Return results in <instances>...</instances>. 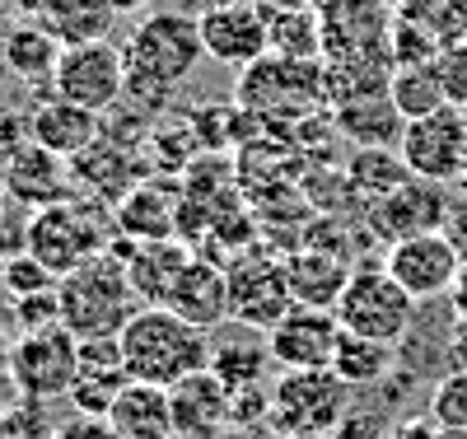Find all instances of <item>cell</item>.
Wrapping results in <instances>:
<instances>
[{"label":"cell","instance_id":"cell-55","mask_svg":"<svg viewBox=\"0 0 467 439\" xmlns=\"http://www.w3.org/2000/svg\"><path fill=\"white\" fill-rule=\"evenodd\" d=\"M0 412H5V407H0Z\"/></svg>","mask_w":467,"mask_h":439},{"label":"cell","instance_id":"cell-27","mask_svg":"<svg viewBox=\"0 0 467 439\" xmlns=\"http://www.w3.org/2000/svg\"><path fill=\"white\" fill-rule=\"evenodd\" d=\"M108 425L122 434V439H173V402H169V388H154V383H127L117 392V402L108 412Z\"/></svg>","mask_w":467,"mask_h":439},{"label":"cell","instance_id":"cell-44","mask_svg":"<svg viewBox=\"0 0 467 439\" xmlns=\"http://www.w3.org/2000/svg\"><path fill=\"white\" fill-rule=\"evenodd\" d=\"M220 439H276V425H224Z\"/></svg>","mask_w":467,"mask_h":439},{"label":"cell","instance_id":"cell-32","mask_svg":"<svg viewBox=\"0 0 467 439\" xmlns=\"http://www.w3.org/2000/svg\"><path fill=\"white\" fill-rule=\"evenodd\" d=\"M266 24H271V52H276V57L323 61L318 5H299V10H276V5H266Z\"/></svg>","mask_w":467,"mask_h":439},{"label":"cell","instance_id":"cell-38","mask_svg":"<svg viewBox=\"0 0 467 439\" xmlns=\"http://www.w3.org/2000/svg\"><path fill=\"white\" fill-rule=\"evenodd\" d=\"M435 79H440V89H444V103L453 108H467V43H449L435 52L431 61Z\"/></svg>","mask_w":467,"mask_h":439},{"label":"cell","instance_id":"cell-48","mask_svg":"<svg viewBox=\"0 0 467 439\" xmlns=\"http://www.w3.org/2000/svg\"><path fill=\"white\" fill-rule=\"evenodd\" d=\"M435 439H467V430H458V425H440Z\"/></svg>","mask_w":467,"mask_h":439},{"label":"cell","instance_id":"cell-41","mask_svg":"<svg viewBox=\"0 0 467 439\" xmlns=\"http://www.w3.org/2000/svg\"><path fill=\"white\" fill-rule=\"evenodd\" d=\"M435 434H440L435 416H407V421H398L393 430H388V439H435Z\"/></svg>","mask_w":467,"mask_h":439},{"label":"cell","instance_id":"cell-54","mask_svg":"<svg viewBox=\"0 0 467 439\" xmlns=\"http://www.w3.org/2000/svg\"><path fill=\"white\" fill-rule=\"evenodd\" d=\"M462 117H467V108H462Z\"/></svg>","mask_w":467,"mask_h":439},{"label":"cell","instance_id":"cell-30","mask_svg":"<svg viewBox=\"0 0 467 439\" xmlns=\"http://www.w3.org/2000/svg\"><path fill=\"white\" fill-rule=\"evenodd\" d=\"M332 374L341 383H350V388H379V383H388L398 374V346L341 332L337 355H332Z\"/></svg>","mask_w":467,"mask_h":439},{"label":"cell","instance_id":"cell-31","mask_svg":"<svg viewBox=\"0 0 467 439\" xmlns=\"http://www.w3.org/2000/svg\"><path fill=\"white\" fill-rule=\"evenodd\" d=\"M407 178H416L407 169V159L398 150H379V145H360L356 154L346 159V187L360 196L365 206L383 202L388 192H398Z\"/></svg>","mask_w":467,"mask_h":439},{"label":"cell","instance_id":"cell-7","mask_svg":"<svg viewBox=\"0 0 467 439\" xmlns=\"http://www.w3.org/2000/svg\"><path fill=\"white\" fill-rule=\"evenodd\" d=\"M323 66H398L393 5L388 0H323Z\"/></svg>","mask_w":467,"mask_h":439},{"label":"cell","instance_id":"cell-14","mask_svg":"<svg viewBox=\"0 0 467 439\" xmlns=\"http://www.w3.org/2000/svg\"><path fill=\"white\" fill-rule=\"evenodd\" d=\"M449 192L444 183H431V178H407L398 192H388L383 202L365 206V225L379 244H402V238H416V234H435L449 225Z\"/></svg>","mask_w":467,"mask_h":439},{"label":"cell","instance_id":"cell-26","mask_svg":"<svg viewBox=\"0 0 467 439\" xmlns=\"http://www.w3.org/2000/svg\"><path fill=\"white\" fill-rule=\"evenodd\" d=\"M350 267L341 253L327 248H299L285 257V276H290V295L304 308H337L346 281H350Z\"/></svg>","mask_w":467,"mask_h":439},{"label":"cell","instance_id":"cell-42","mask_svg":"<svg viewBox=\"0 0 467 439\" xmlns=\"http://www.w3.org/2000/svg\"><path fill=\"white\" fill-rule=\"evenodd\" d=\"M449 370H467V323H458V332H449Z\"/></svg>","mask_w":467,"mask_h":439},{"label":"cell","instance_id":"cell-16","mask_svg":"<svg viewBox=\"0 0 467 439\" xmlns=\"http://www.w3.org/2000/svg\"><path fill=\"white\" fill-rule=\"evenodd\" d=\"M276 370H332V355L341 341V323L332 308H304L295 304L276 328L266 332Z\"/></svg>","mask_w":467,"mask_h":439},{"label":"cell","instance_id":"cell-50","mask_svg":"<svg viewBox=\"0 0 467 439\" xmlns=\"http://www.w3.org/2000/svg\"><path fill=\"white\" fill-rule=\"evenodd\" d=\"M5 313H10V295L0 290V323H5Z\"/></svg>","mask_w":467,"mask_h":439},{"label":"cell","instance_id":"cell-17","mask_svg":"<svg viewBox=\"0 0 467 439\" xmlns=\"http://www.w3.org/2000/svg\"><path fill=\"white\" fill-rule=\"evenodd\" d=\"M5 196L24 202L28 211H43L80 192H75V178H70V159L43 150L37 141H15L5 150Z\"/></svg>","mask_w":467,"mask_h":439},{"label":"cell","instance_id":"cell-43","mask_svg":"<svg viewBox=\"0 0 467 439\" xmlns=\"http://www.w3.org/2000/svg\"><path fill=\"white\" fill-rule=\"evenodd\" d=\"M444 234L453 238V244H458V253L467 257V211H462V206H453V211H449V225H444Z\"/></svg>","mask_w":467,"mask_h":439},{"label":"cell","instance_id":"cell-49","mask_svg":"<svg viewBox=\"0 0 467 439\" xmlns=\"http://www.w3.org/2000/svg\"><path fill=\"white\" fill-rule=\"evenodd\" d=\"M131 5H145V0H112V10H131Z\"/></svg>","mask_w":467,"mask_h":439},{"label":"cell","instance_id":"cell-23","mask_svg":"<svg viewBox=\"0 0 467 439\" xmlns=\"http://www.w3.org/2000/svg\"><path fill=\"white\" fill-rule=\"evenodd\" d=\"M164 308H173L178 318H187V323L202 328V332L220 328L229 318V276H224V267L211 262V257H192Z\"/></svg>","mask_w":467,"mask_h":439},{"label":"cell","instance_id":"cell-45","mask_svg":"<svg viewBox=\"0 0 467 439\" xmlns=\"http://www.w3.org/2000/svg\"><path fill=\"white\" fill-rule=\"evenodd\" d=\"M449 308H453L458 323H467V267H462V276H458V286L449 290Z\"/></svg>","mask_w":467,"mask_h":439},{"label":"cell","instance_id":"cell-25","mask_svg":"<svg viewBox=\"0 0 467 439\" xmlns=\"http://www.w3.org/2000/svg\"><path fill=\"white\" fill-rule=\"evenodd\" d=\"M70 178H75V192L85 187V192H94L99 202H108V206H117L131 192V183H140L131 145H117L108 136H99L85 154L70 159Z\"/></svg>","mask_w":467,"mask_h":439},{"label":"cell","instance_id":"cell-51","mask_svg":"<svg viewBox=\"0 0 467 439\" xmlns=\"http://www.w3.org/2000/svg\"><path fill=\"white\" fill-rule=\"evenodd\" d=\"M458 183H462V187H467V164H462V178H458Z\"/></svg>","mask_w":467,"mask_h":439},{"label":"cell","instance_id":"cell-15","mask_svg":"<svg viewBox=\"0 0 467 439\" xmlns=\"http://www.w3.org/2000/svg\"><path fill=\"white\" fill-rule=\"evenodd\" d=\"M202 47L211 61L248 70L271 52V24H266V0H248V5L229 10H202Z\"/></svg>","mask_w":467,"mask_h":439},{"label":"cell","instance_id":"cell-12","mask_svg":"<svg viewBox=\"0 0 467 439\" xmlns=\"http://www.w3.org/2000/svg\"><path fill=\"white\" fill-rule=\"evenodd\" d=\"M383 267L416 304H435V299H449L467 257L458 253V244L444 229H435V234H416V238H402V244H388Z\"/></svg>","mask_w":467,"mask_h":439},{"label":"cell","instance_id":"cell-2","mask_svg":"<svg viewBox=\"0 0 467 439\" xmlns=\"http://www.w3.org/2000/svg\"><path fill=\"white\" fill-rule=\"evenodd\" d=\"M122 346V365L136 383H154V388H173L187 374L206 370L211 361V341L202 328H192L187 318H178L164 304H140L136 318L117 337Z\"/></svg>","mask_w":467,"mask_h":439},{"label":"cell","instance_id":"cell-29","mask_svg":"<svg viewBox=\"0 0 467 439\" xmlns=\"http://www.w3.org/2000/svg\"><path fill=\"white\" fill-rule=\"evenodd\" d=\"M57 57H61V37L43 19L10 24L5 37H0V61H5V70L19 75V79H47L52 85Z\"/></svg>","mask_w":467,"mask_h":439},{"label":"cell","instance_id":"cell-36","mask_svg":"<svg viewBox=\"0 0 467 439\" xmlns=\"http://www.w3.org/2000/svg\"><path fill=\"white\" fill-rule=\"evenodd\" d=\"M431 416H435V425H458V430H467V370L440 374V383H435V392H431Z\"/></svg>","mask_w":467,"mask_h":439},{"label":"cell","instance_id":"cell-9","mask_svg":"<svg viewBox=\"0 0 467 439\" xmlns=\"http://www.w3.org/2000/svg\"><path fill=\"white\" fill-rule=\"evenodd\" d=\"M75 374H80V337L66 323L19 332L10 346V383L28 402H57L70 397Z\"/></svg>","mask_w":467,"mask_h":439},{"label":"cell","instance_id":"cell-52","mask_svg":"<svg viewBox=\"0 0 467 439\" xmlns=\"http://www.w3.org/2000/svg\"><path fill=\"white\" fill-rule=\"evenodd\" d=\"M173 439H197V434H173Z\"/></svg>","mask_w":467,"mask_h":439},{"label":"cell","instance_id":"cell-1","mask_svg":"<svg viewBox=\"0 0 467 439\" xmlns=\"http://www.w3.org/2000/svg\"><path fill=\"white\" fill-rule=\"evenodd\" d=\"M122 52H127V89L117 103L136 108L145 122H160L173 85H182L206 57L202 19L182 10H154L131 28Z\"/></svg>","mask_w":467,"mask_h":439},{"label":"cell","instance_id":"cell-33","mask_svg":"<svg viewBox=\"0 0 467 439\" xmlns=\"http://www.w3.org/2000/svg\"><path fill=\"white\" fill-rule=\"evenodd\" d=\"M112 15H117L112 0H47V10L37 19L61 37V47H70V43H94V37H103Z\"/></svg>","mask_w":467,"mask_h":439},{"label":"cell","instance_id":"cell-35","mask_svg":"<svg viewBox=\"0 0 467 439\" xmlns=\"http://www.w3.org/2000/svg\"><path fill=\"white\" fill-rule=\"evenodd\" d=\"M0 290L10 295V304H19V299H33V295L57 290V276L24 248V253H15V257L0 262Z\"/></svg>","mask_w":467,"mask_h":439},{"label":"cell","instance_id":"cell-21","mask_svg":"<svg viewBox=\"0 0 467 439\" xmlns=\"http://www.w3.org/2000/svg\"><path fill=\"white\" fill-rule=\"evenodd\" d=\"M127 383H131V374H127V365H122V346H117V337L80 341V374H75V388H70L75 412L108 421L117 392H122Z\"/></svg>","mask_w":467,"mask_h":439},{"label":"cell","instance_id":"cell-11","mask_svg":"<svg viewBox=\"0 0 467 439\" xmlns=\"http://www.w3.org/2000/svg\"><path fill=\"white\" fill-rule=\"evenodd\" d=\"M224 276H229V318H239V323H253V328L271 332L295 308L285 257H276V253L244 248V253H234Z\"/></svg>","mask_w":467,"mask_h":439},{"label":"cell","instance_id":"cell-18","mask_svg":"<svg viewBox=\"0 0 467 439\" xmlns=\"http://www.w3.org/2000/svg\"><path fill=\"white\" fill-rule=\"evenodd\" d=\"M182 202H187V192L169 173H154V178L131 183V192L112 206L117 238H131V244H145V238H178Z\"/></svg>","mask_w":467,"mask_h":439},{"label":"cell","instance_id":"cell-24","mask_svg":"<svg viewBox=\"0 0 467 439\" xmlns=\"http://www.w3.org/2000/svg\"><path fill=\"white\" fill-rule=\"evenodd\" d=\"M169 402H173V425H178V434L220 439V430L229 425L234 392H229L211 370H197V374H187L182 383L169 388Z\"/></svg>","mask_w":467,"mask_h":439},{"label":"cell","instance_id":"cell-37","mask_svg":"<svg viewBox=\"0 0 467 439\" xmlns=\"http://www.w3.org/2000/svg\"><path fill=\"white\" fill-rule=\"evenodd\" d=\"M0 439H57V425L43 402H15L10 412H0Z\"/></svg>","mask_w":467,"mask_h":439},{"label":"cell","instance_id":"cell-6","mask_svg":"<svg viewBox=\"0 0 467 439\" xmlns=\"http://www.w3.org/2000/svg\"><path fill=\"white\" fill-rule=\"evenodd\" d=\"M416 299L388 276L383 262L374 267H356L350 281L337 299V323L341 332H356V337H369V341H388V346H402L411 323H416Z\"/></svg>","mask_w":467,"mask_h":439},{"label":"cell","instance_id":"cell-39","mask_svg":"<svg viewBox=\"0 0 467 439\" xmlns=\"http://www.w3.org/2000/svg\"><path fill=\"white\" fill-rule=\"evenodd\" d=\"M393 421H388L379 407H350L346 421L332 430V439H388Z\"/></svg>","mask_w":467,"mask_h":439},{"label":"cell","instance_id":"cell-47","mask_svg":"<svg viewBox=\"0 0 467 439\" xmlns=\"http://www.w3.org/2000/svg\"><path fill=\"white\" fill-rule=\"evenodd\" d=\"M266 5H276V10H299V5H323V0H266Z\"/></svg>","mask_w":467,"mask_h":439},{"label":"cell","instance_id":"cell-22","mask_svg":"<svg viewBox=\"0 0 467 439\" xmlns=\"http://www.w3.org/2000/svg\"><path fill=\"white\" fill-rule=\"evenodd\" d=\"M99 136H103V117L80 108V103H70V99L52 94L43 103H33V112H28V141H37L43 150H52L61 159L85 154Z\"/></svg>","mask_w":467,"mask_h":439},{"label":"cell","instance_id":"cell-10","mask_svg":"<svg viewBox=\"0 0 467 439\" xmlns=\"http://www.w3.org/2000/svg\"><path fill=\"white\" fill-rule=\"evenodd\" d=\"M127 89V52L108 43V37H94V43H70L57 57V75H52V94L70 99L89 112H112L117 99Z\"/></svg>","mask_w":467,"mask_h":439},{"label":"cell","instance_id":"cell-4","mask_svg":"<svg viewBox=\"0 0 467 439\" xmlns=\"http://www.w3.org/2000/svg\"><path fill=\"white\" fill-rule=\"evenodd\" d=\"M24 248L43 262L57 281L94 253L117 244V220L112 211H99L89 196H66L57 206H43L24 220Z\"/></svg>","mask_w":467,"mask_h":439},{"label":"cell","instance_id":"cell-53","mask_svg":"<svg viewBox=\"0 0 467 439\" xmlns=\"http://www.w3.org/2000/svg\"><path fill=\"white\" fill-rule=\"evenodd\" d=\"M276 439H295V434H276Z\"/></svg>","mask_w":467,"mask_h":439},{"label":"cell","instance_id":"cell-19","mask_svg":"<svg viewBox=\"0 0 467 439\" xmlns=\"http://www.w3.org/2000/svg\"><path fill=\"white\" fill-rule=\"evenodd\" d=\"M206 341H211V361H206V370H211L229 392L262 383V379L271 374V365H276V361H271V341H266V332L253 328V323H239V318H224L220 328L206 332Z\"/></svg>","mask_w":467,"mask_h":439},{"label":"cell","instance_id":"cell-8","mask_svg":"<svg viewBox=\"0 0 467 439\" xmlns=\"http://www.w3.org/2000/svg\"><path fill=\"white\" fill-rule=\"evenodd\" d=\"M350 383L332 370H276L271 379V425L276 434H332L350 412Z\"/></svg>","mask_w":467,"mask_h":439},{"label":"cell","instance_id":"cell-3","mask_svg":"<svg viewBox=\"0 0 467 439\" xmlns=\"http://www.w3.org/2000/svg\"><path fill=\"white\" fill-rule=\"evenodd\" d=\"M57 304H61V323L80 341H103V337H122V328L140 308V295L131 290L127 257L117 248H103L61 276Z\"/></svg>","mask_w":467,"mask_h":439},{"label":"cell","instance_id":"cell-28","mask_svg":"<svg viewBox=\"0 0 467 439\" xmlns=\"http://www.w3.org/2000/svg\"><path fill=\"white\" fill-rule=\"evenodd\" d=\"M332 122L337 136H346L350 145H379V150H398L402 131H407V117L393 108V99L379 94V99H356V103H341L332 108Z\"/></svg>","mask_w":467,"mask_h":439},{"label":"cell","instance_id":"cell-40","mask_svg":"<svg viewBox=\"0 0 467 439\" xmlns=\"http://www.w3.org/2000/svg\"><path fill=\"white\" fill-rule=\"evenodd\" d=\"M57 439H122L103 416H75L57 430Z\"/></svg>","mask_w":467,"mask_h":439},{"label":"cell","instance_id":"cell-20","mask_svg":"<svg viewBox=\"0 0 467 439\" xmlns=\"http://www.w3.org/2000/svg\"><path fill=\"white\" fill-rule=\"evenodd\" d=\"M112 248L127 257V276H131V290L140 295V304H169L178 276L197 257V248L182 244V238H145V244L117 238Z\"/></svg>","mask_w":467,"mask_h":439},{"label":"cell","instance_id":"cell-13","mask_svg":"<svg viewBox=\"0 0 467 439\" xmlns=\"http://www.w3.org/2000/svg\"><path fill=\"white\" fill-rule=\"evenodd\" d=\"M398 154L407 159V169L416 178H431V183H458L462 164H467V117L462 108L444 103L431 117H416L402 131Z\"/></svg>","mask_w":467,"mask_h":439},{"label":"cell","instance_id":"cell-5","mask_svg":"<svg viewBox=\"0 0 467 439\" xmlns=\"http://www.w3.org/2000/svg\"><path fill=\"white\" fill-rule=\"evenodd\" d=\"M239 108L266 122H304L327 103V66L323 61H295L266 52L239 79Z\"/></svg>","mask_w":467,"mask_h":439},{"label":"cell","instance_id":"cell-34","mask_svg":"<svg viewBox=\"0 0 467 439\" xmlns=\"http://www.w3.org/2000/svg\"><path fill=\"white\" fill-rule=\"evenodd\" d=\"M388 99H393V108L407 117V122L431 117L435 108H444V89H440L431 61H425V66H398L393 79H388Z\"/></svg>","mask_w":467,"mask_h":439},{"label":"cell","instance_id":"cell-46","mask_svg":"<svg viewBox=\"0 0 467 439\" xmlns=\"http://www.w3.org/2000/svg\"><path fill=\"white\" fill-rule=\"evenodd\" d=\"M197 10H229V5H248V0H192Z\"/></svg>","mask_w":467,"mask_h":439}]
</instances>
